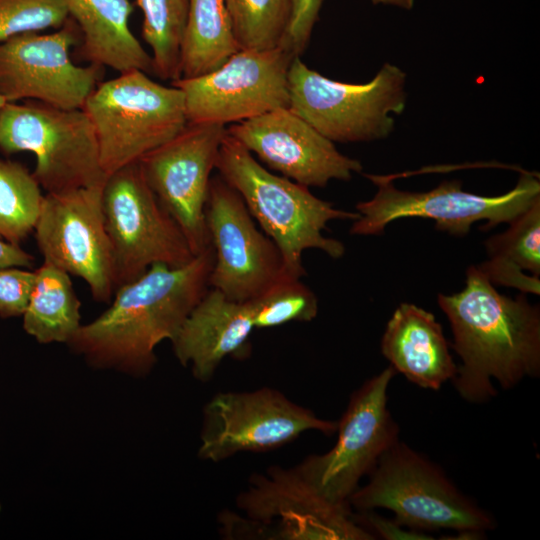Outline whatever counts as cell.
Segmentation results:
<instances>
[{"label":"cell","mask_w":540,"mask_h":540,"mask_svg":"<svg viewBox=\"0 0 540 540\" xmlns=\"http://www.w3.org/2000/svg\"><path fill=\"white\" fill-rule=\"evenodd\" d=\"M212 246L180 267L153 264L143 275L120 286L110 306L81 325L67 345L93 368L147 375L155 349L171 341L209 289Z\"/></svg>","instance_id":"6da1fadb"},{"label":"cell","mask_w":540,"mask_h":540,"mask_svg":"<svg viewBox=\"0 0 540 540\" xmlns=\"http://www.w3.org/2000/svg\"><path fill=\"white\" fill-rule=\"evenodd\" d=\"M438 304L462 361L452 382L464 400L482 403L494 397L493 378L511 389L526 377L540 375V310L526 293L514 299L502 295L472 265L464 289L439 294Z\"/></svg>","instance_id":"7a4b0ae2"},{"label":"cell","mask_w":540,"mask_h":540,"mask_svg":"<svg viewBox=\"0 0 540 540\" xmlns=\"http://www.w3.org/2000/svg\"><path fill=\"white\" fill-rule=\"evenodd\" d=\"M215 169L241 196L253 219L275 243L287 276L301 279L305 275L302 254L307 249L321 250L335 259L344 255V244L322 232L332 220H357L358 212L337 209L308 187L271 173L228 133Z\"/></svg>","instance_id":"3957f363"},{"label":"cell","mask_w":540,"mask_h":540,"mask_svg":"<svg viewBox=\"0 0 540 540\" xmlns=\"http://www.w3.org/2000/svg\"><path fill=\"white\" fill-rule=\"evenodd\" d=\"M368 475V483L348 501L359 511L391 510L397 525L417 532L452 529L479 536L495 527L489 513L460 492L440 467L400 440Z\"/></svg>","instance_id":"277c9868"},{"label":"cell","mask_w":540,"mask_h":540,"mask_svg":"<svg viewBox=\"0 0 540 540\" xmlns=\"http://www.w3.org/2000/svg\"><path fill=\"white\" fill-rule=\"evenodd\" d=\"M82 109L93 125L106 176L139 161L188 123L183 92L138 69L100 82Z\"/></svg>","instance_id":"5b68a950"},{"label":"cell","mask_w":540,"mask_h":540,"mask_svg":"<svg viewBox=\"0 0 540 540\" xmlns=\"http://www.w3.org/2000/svg\"><path fill=\"white\" fill-rule=\"evenodd\" d=\"M406 73L386 62L366 83L329 79L295 56L288 71L289 108L333 143L387 138L406 106Z\"/></svg>","instance_id":"8992f818"},{"label":"cell","mask_w":540,"mask_h":540,"mask_svg":"<svg viewBox=\"0 0 540 540\" xmlns=\"http://www.w3.org/2000/svg\"><path fill=\"white\" fill-rule=\"evenodd\" d=\"M245 516L224 513L219 522L231 539L370 540L351 507L321 498L294 468L273 466L253 474L237 497Z\"/></svg>","instance_id":"52a82bcc"},{"label":"cell","mask_w":540,"mask_h":540,"mask_svg":"<svg viewBox=\"0 0 540 540\" xmlns=\"http://www.w3.org/2000/svg\"><path fill=\"white\" fill-rule=\"evenodd\" d=\"M0 151L33 153L32 174L46 193L104 185L107 178L93 125L82 108L6 102L0 109Z\"/></svg>","instance_id":"ba28073f"},{"label":"cell","mask_w":540,"mask_h":540,"mask_svg":"<svg viewBox=\"0 0 540 540\" xmlns=\"http://www.w3.org/2000/svg\"><path fill=\"white\" fill-rule=\"evenodd\" d=\"M376 187L375 195L356 205L360 217L353 221V235H378L391 222L421 217L436 222V229L453 235L467 234L473 223L486 220L482 229L510 223L540 198L537 173L522 171L516 186L505 194L482 196L462 189L458 180L443 181L426 192L397 189L390 175L365 174Z\"/></svg>","instance_id":"9c48e42d"},{"label":"cell","mask_w":540,"mask_h":540,"mask_svg":"<svg viewBox=\"0 0 540 540\" xmlns=\"http://www.w3.org/2000/svg\"><path fill=\"white\" fill-rule=\"evenodd\" d=\"M102 201L115 291L153 264L180 267L195 257L181 228L148 185L139 161L107 176Z\"/></svg>","instance_id":"30bf717a"},{"label":"cell","mask_w":540,"mask_h":540,"mask_svg":"<svg viewBox=\"0 0 540 540\" xmlns=\"http://www.w3.org/2000/svg\"><path fill=\"white\" fill-rule=\"evenodd\" d=\"M397 372L389 366L367 380L350 398L338 421L335 445L310 455L295 469L325 501L351 507L350 496L384 452L399 440V426L387 407V390Z\"/></svg>","instance_id":"8fae6325"},{"label":"cell","mask_w":540,"mask_h":540,"mask_svg":"<svg viewBox=\"0 0 540 540\" xmlns=\"http://www.w3.org/2000/svg\"><path fill=\"white\" fill-rule=\"evenodd\" d=\"M337 426L272 388L219 392L203 409L198 456L220 462L239 452L279 448L311 430L332 435Z\"/></svg>","instance_id":"7c38bea8"},{"label":"cell","mask_w":540,"mask_h":540,"mask_svg":"<svg viewBox=\"0 0 540 540\" xmlns=\"http://www.w3.org/2000/svg\"><path fill=\"white\" fill-rule=\"evenodd\" d=\"M294 57L284 47L239 50L213 71L171 84L184 94L189 123H238L289 107L288 71Z\"/></svg>","instance_id":"4fadbf2b"},{"label":"cell","mask_w":540,"mask_h":540,"mask_svg":"<svg viewBox=\"0 0 540 540\" xmlns=\"http://www.w3.org/2000/svg\"><path fill=\"white\" fill-rule=\"evenodd\" d=\"M205 223L214 251L209 287L245 302L287 276L275 243L257 228L241 196L219 175L210 180Z\"/></svg>","instance_id":"5bb4252c"},{"label":"cell","mask_w":540,"mask_h":540,"mask_svg":"<svg viewBox=\"0 0 540 540\" xmlns=\"http://www.w3.org/2000/svg\"><path fill=\"white\" fill-rule=\"evenodd\" d=\"M103 186L46 193L34 232L44 261L81 278L95 301L108 303L115 280Z\"/></svg>","instance_id":"9a60e30c"},{"label":"cell","mask_w":540,"mask_h":540,"mask_svg":"<svg viewBox=\"0 0 540 540\" xmlns=\"http://www.w3.org/2000/svg\"><path fill=\"white\" fill-rule=\"evenodd\" d=\"M81 41V30L69 17L53 33H24L0 42V96L6 102L36 100L64 109L82 108L104 68L73 63L71 48Z\"/></svg>","instance_id":"2e32d148"},{"label":"cell","mask_w":540,"mask_h":540,"mask_svg":"<svg viewBox=\"0 0 540 540\" xmlns=\"http://www.w3.org/2000/svg\"><path fill=\"white\" fill-rule=\"evenodd\" d=\"M227 128L219 123H187L175 137L140 160L145 179L181 228L196 256L211 246L205 206Z\"/></svg>","instance_id":"e0dca14e"},{"label":"cell","mask_w":540,"mask_h":540,"mask_svg":"<svg viewBox=\"0 0 540 540\" xmlns=\"http://www.w3.org/2000/svg\"><path fill=\"white\" fill-rule=\"evenodd\" d=\"M227 133L260 163L308 188L349 181L363 169L289 107L234 123Z\"/></svg>","instance_id":"ac0fdd59"},{"label":"cell","mask_w":540,"mask_h":540,"mask_svg":"<svg viewBox=\"0 0 540 540\" xmlns=\"http://www.w3.org/2000/svg\"><path fill=\"white\" fill-rule=\"evenodd\" d=\"M254 328L252 300L238 302L216 289H208L170 341L183 366L207 382L220 363L246 350Z\"/></svg>","instance_id":"d6986e66"},{"label":"cell","mask_w":540,"mask_h":540,"mask_svg":"<svg viewBox=\"0 0 540 540\" xmlns=\"http://www.w3.org/2000/svg\"><path fill=\"white\" fill-rule=\"evenodd\" d=\"M381 351L396 372L422 388L438 390L457 373L441 324L411 303H401L394 311Z\"/></svg>","instance_id":"ffe728a7"},{"label":"cell","mask_w":540,"mask_h":540,"mask_svg":"<svg viewBox=\"0 0 540 540\" xmlns=\"http://www.w3.org/2000/svg\"><path fill=\"white\" fill-rule=\"evenodd\" d=\"M81 30V56L90 64L119 73L138 69L153 73L151 55L131 32L129 0H63Z\"/></svg>","instance_id":"44dd1931"},{"label":"cell","mask_w":540,"mask_h":540,"mask_svg":"<svg viewBox=\"0 0 540 540\" xmlns=\"http://www.w3.org/2000/svg\"><path fill=\"white\" fill-rule=\"evenodd\" d=\"M491 236L485 247L489 259L477 268L493 285L513 287L522 293L540 292V198Z\"/></svg>","instance_id":"7402d4cb"},{"label":"cell","mask_w":540,"mask_h":540,"mask_svg":"<svg viewBox=\"0 0 540 540\" xmlns=\"http://www.w3.org/2000/svg\"><path fill=\"white\" fill-rule=\"evenodd\" d=\"M80 308L70 275L43 260L22 315L25 332L40 344H67L82 325Z\"/></svg>","instance_id":"603a6c76"},{"label":"cell","mask_w":540,"mask_h":540,"mask_svg":"<svg viewBox=\"0 0 540 540\" xmlns=\"http://www.w3.org/2000/svg\"><path fill=\"white\" fill-rule=\"evenodd\" d=\"M239 51L224 0H189L180 53V78H194L221 66Z\"/></svg>","instance_id":"cb8c5ba5"},{"label":"cell","mask_w":540,"mask_h":540,"mask_svg":"<svg viewBox=\"0 0 540 540\" xmlns=\"http://www.w3.org/2000/svg\"><path fill=\"white\" fill-rule=\"evenodd\" d=\"M143 12L142 37L152 51L153 74L180 78V53L189 0H136Z\"/></svg>","instance_id":"d4e9b609"},{"label":"cell","mask_w":540,"mask_h":540,"mask_svg":"<svg viewBox=\"0 0 540 540\" xmlns=\"http://www.w3.org/2000/svg\"><path fill=\"white\" fill-rule=\"evenodd\" d=\"M44 196L23 164L0 159V237L20 245L35 229Z\"/></svg>","instance_id":"484cf974"},{"label":"cell","mask_w":540,"mask_h":540,"mask_svg":"<svg viewBox=\"0 0 540 540\" xmlns=\"http://www.w3.org/2000/svg\"><path fill=\"white\" fill-rule=\"evenodd\" d=\"M224 1L239 50L282 47L291 18V0Z\"/></svg>","instance_id":"4316f807"},{"label":"cell","mask_w":540,"mask_h":540,"mask_svg":"<svg viewBox=\"0 0 540 540\" xmlns=\"http://www.w3.org/2000/svg\"><path fill=\"white\" fill-rule=\"evenodd\" d=\"M256 329L273 328L289 322H309L318 313L314 292L300 279L285 276L259 297L252 299Z\"/></svg>","instance_id":"83f0119b"},{"label":"cell","mask_w":540,"mask_h":540,"mask_svg":"<svg viewBox=\"0 0 540 540\" xmlns=\"http://www.w3.org/2000/svg\"><path fill=\"white\" fill-rule=\"evenodd\" d=\"M69 17L63 0H0V42L24 33L59 29Z\"/></svg>","instance_id":"f1b7e54d"},{"label":"cell","mask_w":540,"mask_h":540,"mask_svg":"<svg viewBox=\"0 0 540 540\" xmlns=\"http://www.w3.org/2000/svg\"><path fill=\"white\" fill-rule=\"evenodd\" d=\"M35 281V270L20 267L0 268V317L22 316Z\"/></svg>","instance_id":"f546056e"},{"label":"cell","mask_w":540,"mask_h":540,"mask_svg":"<svg viewBox=\"0 0 540 540\" xmlns=\"http://www.w3.org/2000/svg\"><path fill=\"white\" fill-rule=\"evenodd\" d=\"M323 2L324 0H291V18L282 47L294 56H300L308 46Z\"/></svg>","instance_id":"4dcf8cb0"},{"label":"cell","mask_w":540,"mask_h":540,"mask_svg":"<svg viewBox=\"0 0 540 540\" xmlns=\"http://www.w3.org/2000/svg\"><path fill=\"white\" fill-rule=\"evenodd\" d=\"M34 258L20 245L8 242L0 237V268H31Z\"/></svg>","instance_id":"1f68e13d"},{"label":"cell","mask_w":540,"mask_h":540,"mask_svg":"<svg viewBox=\"0 0 540 540\" xmlns=\"http://www.w3.org/2000/svg\"><path fill=\"white\" fill-rule=\"evenodd\" d=\"M372 4L378 5H392L397 6L406 10L412 9L414 6L415 0H370Z\"/></svg>","instance_id":"d6a6232c"},{"label":"cell","mask_w":540,"mask_h":540,"mask_svg":"<svg viewBox=\"0 0 540 540\" xmlns=\"http://www.w3.org/2000/svg\"><path fill=\"white\" fill-rule=\"evenodd\" d=\"M5 103H6V100L2 96H0V109Z\"/></svg>","instance_id":"836d02e7"},{"label":"cell","mask_w":540,"mask_h":540,"mask_svg":"<svg viewBox=\"0 0 540 540\" xmlns=\"http://www.w3.org/2000/svg\"><path fill=\"white\" fill-rule=\"evenodd\" d=\"M0 511H1V505H0Z\"/></svg>","instance_id":"e575fe53"}]
</instances>
